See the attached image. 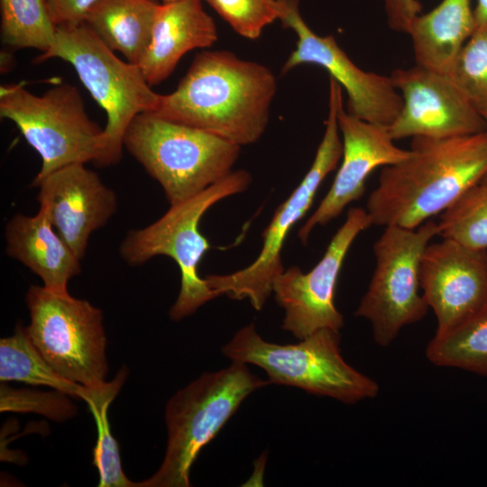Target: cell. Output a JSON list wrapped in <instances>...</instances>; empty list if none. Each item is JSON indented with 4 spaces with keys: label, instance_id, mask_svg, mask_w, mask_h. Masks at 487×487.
<instances>
[{
    "label": "cell",
    "instance_id": "6da1fadb",
    "mask_svg": "<svg viewBox=\"0 0 487 487\" xmlns=\"http://www.w3.org/2000/svg\"><path fill=\"white\" fill-rule=\"evenodd\" d=\"M276 89L268 67L228 51H206L195 57L173 92L161 95L153 113L248 145L264 133Z\"/></svg>",
    "mask_w": 487,
    "mask_h": 487
},
{
    "label": "cell",
    "instance_id": "7a4b0ae2",
    "mask_svg": "<svg viewBox=\"0 0 487 487\" xmlns=\"http://www.w3.org/2000/svg\"><path fill=\"white\" fill-rule=\"evenodd\" d=\"M405 160L382 168L366 208L372 225L417 228L441 214L487 172V131L414 137Z\"/></svg>",
    "mask_w": 487,
    "mask_h": 487
},
{
    "label": "cell",
    "instance_id": "3957f363",
    "mask_svg": "<svg viewBox=\"0 0 487 487\" xmlns=\"http://www.w3.org/2000/svg\"><path fill=\"white\" fill-rule=\"evenodd\" d=\"M268 384L246 363L232 361L230 366L203 373L178 391L166 405L168 441L162 463L137 487L190 486V469L203 447L251 393Z\"/></svg>",
    "mask_w": 487,
    "mask_h": 487
},
{
    "label": "cell",
    "instance_id": "277c9868",
    "mask_svg": "<svg viewBox=\"0 0 487 487\" xmlns=\"http://www.w3.org/2000/svg\"><path fill=\"white\" fill-rule=\"evenodd\" d=\"M124 147L159 182L170 205L187 200L233 172L241 146L153 112L137 115Z\"/></svg>",
    "mask_w": 487,
    "mask_h": 487
},
{
    "label": "cell",
    "instance_id": "5b68a950",
    "mask_svg": "<svg viewBox=\"0 0 487 487\" xmlns=\"http://www.w3.org/2000/svg\"><path fill=\"white\" fill-rule=\"evenodd\" d=\"M252 181L244 170L233 171L203 192L178 204L170 205L158 220L127 233L119 246L121 258L131 266H139L158 255L175 261L180 271V290L170 309V317L179 321L218 297L206 278L199 276L198 266L210 248L199 230L204 214L222 199L245 191Z\"/></svg>",
    "mask_w": 487,
    "mask_h": 487
},
{
    "label": "cell",
    "instance_id": "8992f818",
    "mask_svg": "<svg viewBox=\"0 0 487 487\" xmlns=\"http://www.w3.org/2000/svg\"><path fill=\"white\" fill-rule=\"evenodd\" d=\"M232 361L253 364L268 375L270 383L299 388L345 404L375 398L378 383L343 358L340 333L320 329L297 344L264 340L249 324L238 330L222 349Z\"/></svg>",
    "mask_w": 487,
    "mask_h": 487
},
{
    "label": "cell",
    "instance_id": "52a82bcc",
    "mask_svg": "<svg viewBox=\"0 0 487 487\" xmlns=\"http://www.w3.org/2000/svg\"><path fill=\"white\" fill-rule=\"evenodd\" d=\"M53 58L73 66L106 113L103 152L96 165L118 163L129 124L140 113L154 112L161 95L151 88L138 65L120 60L86 23L56 27L52 46L34 61Z\"/></svg>",
    "mask_w": 487,
    "mask_h": 487
},
{
    "label": "cell",
    "instance_id": "ba28073f",
    "mask_svg": "<svg viewBox=\"0 0 487 487\" xmlns=\"http://www.w3.org/2000/svg\"><path fill=\"white\" fill-rule=\"evenodd\" d=\"M0 115L15 124L41 156L33 181L70 164H96L102 155L104 129L88 117L78 88L70 84L54 86L41 96L22 84L2 85Z\"/></svg>",
    "mask_w": 487,
    "mask_h": 487
},
{
    "label": "cell",
    "instance_id": "9c48e42d",
    "mask_svg": "<svg viewBox=\"0 0 487 487\" xmlns=\"http://www.w3.org/2000/svg\"><path fill=\"white\" fill-rule=\"evenodd\" d=\"M341 105L342 87L332 80L329 82L325 132L311 167L295 190L276 209L262 233V247L257 258L240 271L205 277L209 287L219 296L226 295L238 300L246 299L256 310L262 308L272 292L274 280L285 270L281 250L287 235L310 208L320 185L342 159L343 142L337 122Z\"/></svg>",
    "mask_w": 487,
    "mask_h": 487
},
{
    "label": "cell",
    "instance_id": "30bf717a",
    "mask_svg": "<svg viewBox=\"0 0 487 487\" xmlns=\"http://www.w3.org/2000/svg\"><path fill=\"white\" fill-rule=\"evenodd\" d=\"M25 330L40 354L61 376L94 387L105 382L108 366L102 311L69 293L29 288Z\"/></svg>",
    "mask_w": 487,
    "mask_h": 487
},
{
    "label": "cell",
    "instance_id": "8fae6325",
    "mask_svg": "<svg viewBox=\"0 0 487 487\" xmlns=\"http://www.w3.org/2000/svg\"><path fill=\"white\" fill-rule=\"evenodd\" d=\"M437 223L427 221L417 228L385 226L372 246L375 268L355 316L368 320L374 342L390 345L406 326L424 318L428 307L419 293L422 254Z\"/></svg>",
    "mask_w": 487,
    "mask_h": 487
},
{
    "label": "cell",
    "instance_id": "7c38bea8",
    "mask_svg": "<svg viewBox=\"0 0 487 487\" xmlns=\"http://www.w3.org/2000/svg\"><path fill=\"white\" fill-rule=\"evenodd\" d=\"M371 225L365 208H350L323 257L309 271L292 266L274 280L272 292L284 310L282 329L299 340L324 328L340 331L344 317L334 299L338 276L354 241Z\"/></svg>",
    "mask_w": 487,
    "mask_h": 487
},
{
    "label": "cell",
    "instance_id": "4fadbf2b",
    "mask_svg": "<svg viewBox=\"0 0 487 487\" xmlns=\"http://www.w3.org/2000/svg\"><path fill=\"white\" fill-rule=\"evenodd\" d=\"M277 1L279 20L298 38L295 50L282 66V74L303 64L320 66L346 91L349 114L372 124L391 125L402 107V97L391 76L363 70L332 35L315 33L300 14L299 0Z\"/></svg>",
    "mask_w": 487,
    "mask_h": 487
},
{
    "label": "cell",
    "instance_id": "5bb4252c",
    "mask_svg": "<svg viewBox=\"0 0 487 487\" xmlns=\"http://www.w3.org/2000/svg\"><path fill=\"white\" fill-rule=\"evenodd\" d=\"M402 97V107L388 126L393 140L435 139L485 132L483 116L468 102L446 73L418 65L396 69L391 75Z\"/></svg>",
    "mask_w": 487,
    "mask_h": 487
},
{
    "label": "cell",
    "instance_id": "9a60e30c",
    "mask_svg": "<svg viewBox=\"0 0 487 487\" xmlns=\"http://www.w3.org/2000/svg\"><path fill=\"white\" fill-rule=\"evenodd\" d=\"M422 297L436 317L435 334H443L487 304V250L443 238L429 243L420 261Z\"/></svg>",
    "mask_w": 487,
    "mask_h": 487
},
{
    "label": "cell",
    "instance_id": "2e32d148",
    "mask_svg": "<svg viewBox=\"0 0 487 487\" xmlns=\"http://www.w3.org/2000/svg\"><path fill=\"white\" fill-rule=\"evenodd\" d=\"M337 122L343 142L342 161L331 188L298 233L304 244L316 226L326 225L363 195L365 180L376 168L398 163L410 154L409 149L394 144L388 126L359 119L343 105Z\"/></svg>",
    "mask_w": 487,
    "mask_h": 487
},
{
    "label": "cell",
    "instance_id": "e0dca14e",
    "mask_svg": "<svg viewBox=\"0 0 487 487\" xmlns=\"http://www.w3.org/2000/svg\"><path fill=\"white\" fill-rule=\"evenodd\" d=\"M39 188L37 200L51 225L79 260L90 235L115 214L117 197L97 173L84 163L62 167L32 181Z\"/></svg>",
    "mask_w": 487,
    "mask_h": 487
},
{
    "label": "cell",
    "instance_id": "ac0fdd59",
    "mask_svg": "<svg viewBox=\"0 0 487 487\" xmlns=\"http://www.w3.org/2000/svg\"><path fill=\"white\" fill-rule=\"evenodd\" d=\"M217 40L213 18L202 0H176L159 5L149 47L138 64L148 84L169 78L180 59L195 49L208 48Z\"/></svg>",
    "mask_w": 487,
    "mask_h": 487
},
{
    "label": "cell",
    "instance_id": "d6986e66",
    "mask_svg": "<svg viewBox=\"0 0 487 487\" xmlns=\"http://www.w3.org/2000/svg\"><path fill=\"white\" fill-rule=\"evenodd\" d=\"M5 253L41 278L43 287L69 293L68 283L81 271L80 261L51 225L44 209L16 214L5 227Z\"/></svg>",
    "mask_w": 487,
    "mask_h": 487
},
{
    "label": "cell",
    "instance_id": "ffe728a7",
    "mask_svg": "<svg viewBox=\"0 0 487 487\" xmlns=\"http://www.w3.org/2000/svg\"><path fill=\"white\" fill-rule=\"evenodd\" d=\"M472 0H442L412 21L411 37L416 65L447 73L476 29Z\"/></svg>",
    "mask_w": 487,
    "mask_h": 487
},
{
    "label": "cell",
    "instance_id": "44dd1931",
    "mask_svg": "<svg viewBox=\"0 0 487 487\" xmlns=\"http://www.w3.org/2000/svg\"><path fill=\"white\" fill-rule=\"evenodd\" d=\"M159 5L152 0H97L84 23L109 49L138 65L151 42Z\"/></svg>",
    "mask_w": 487,
    "mask_h": 487
},
{
    "label": "cell",
    "instance_id": "7402d4cb",
    "mask_svg": "<svg viewBox=\"0 0 487 487\" xmlns=\"http://www.w3.org/2000/svg\"><path fill=\"white\" fill-rule=\"evenodd\" d=\"M0 381L45 386L78 399L86 391V386L64 378L47 363L22 324L13 335L0 340Z\"/></svg>",
    "mask_w": 487,
    "mask_h": 487
},
{
    "label": "cell",
    "instance_id": "603a6c76",
    "mask_svg": "<svg viewBox=\"0 0 487 487\" xmlns=\"http://www.w3.org/2000/svg\"><path fill=\"white\" fill-rule=\"evenodd\" d=\"M425 354L434 365L487 377V304L449 331L435 334Z\"/></svg>",
    "mask_w": 487,
    "mask_h": 487
},
{
    "label": "cell",
    "instance_id": "cb8c5ba5",
    "mask_svg": "<svg viewBox=\"0 0 487 487\" xmlns=\"http://www.w3.org/2000/svg\"><path fill=\"white\" fill-rule=\"evenodd\" d=\"M127 377V369L123 367L109 382L87 387L84 400L92 413L97 428V440L94 448L93 463L98 471L99 487H137L123 472L119 447L110 432L107 409L119 392Z\"/></svg>",
    "mask_w": 487,
    "mask_h": 487
},
{
    "label": "cell",
    "instance_id": "d4e9b609",
    "mask_svg": "<svg viewBox=\"0 0 487 487\" xmlns=\"http://www.w3.org/2000/svg\"><path fill=\"white\" fill-rule=\"evenodd\" d=\"M437 226L442 238L487 250V172L441 213Z\"/></svg>",
    "mask_w": 487,
    "mask_h": 487
},
{
    "label": "cell",
    "instance_id": "484cf974",
    "mask_svg": "<svg viewBox=\"0 0 487 487\" xmlns=\"http://www.w3.org/2000/svg\"><path fill=\"white\" fill-rule=\"evenodd\" d=\"M1 39L11 49L32 48L47 51L53 44L56 27L44 0H0Z\"/></svg>",
    "mask_w": 487,
    "mask_h": 487
},
{
    "label": "cell",
    "instance_id": "4316f807",
    "mask_svg": "<svg viewBox=\"0 0 487 487\" xmlns=\"http://www.w3.org/2000/svg\"><path fill=\"white\" fill-rule=\"evenodd\" d=\"M446 74L482 115L487 114V24L476 26Z\"/></svg>",
    "mask_w": 487,
    "mask_h": 487
},
{
    "label": "cell",
    "instance_id": "83f0119b",
    "mask_svg": "<svg viewBox=\"0 0 487 487\" xmlns=\"http://www.w3.org/2000/svg\"><path fill=\"white\" fill-rule=\"evenodd\" d=\"M241 36L254 40L280 17L277 0H205Z\"/></svg>",
    "mask_w": 487,
    "mask_h": 487
},
{
    "label": "cell",
    "instance_id": "f1b7e54d",
    "mask_svg": "<svg viewBox=\"0 0 487 487\" xmlns=\"http://www.w3.org/2000/svg\"><path fill=\"white\" fill-rule=\"evenodd\" d=\"M0 410L13 412H33L51 419L64 420L75 414L68 394L60 391H36L28 389H12L1 384Z\"/></svg>",
    "mask_w": 487,
    "mask_h": 487
},
{
    "label": "cell",
    "instance_id": "f546056e",
    "mask_svg": "<svg viewBox=\"0 0 487 487\" xmlns=\"http://www.w3.org/2000/svg\"><path fill=\"white\" fill-rule=\"evenodd\" d=\"M97 0H44L49 17L55 27L84 23Z\"/></svg>",
    "mask_w": 487,
    "mask_h": 487
},
{
    "label": "cell",
    "instance_id": "4dcf8cb0",
    "mask_svg": "<svg viewBox=\"0 0 487 487\" xmlns=\"http://www.w3.org/2000/svg\"><path fill=\"white\" fill-rule=\"evenodd\" d=\"M384 7L389 27L404 33L408 32L412 21L421 11L418 0H384Z\"/></svg>",
    "mask_w": 487,
    "mask_h": 487
},
{
    "label": "cell",
    "instance_id": "1f68e13d",
    "mask_svg": "<svg viewBox=\"0 0 487 487\" xmlns=\"http://www.w3.org/2000/svg\"><path fill=\"white\" fill-rule=\"evenodd\" d=\"M473 11L476 24H487V0H477V5Z\"/></svg>",
    "mask_w": 487,
    "mask_h": 487
},
{
    "label": "cell",
    "instance_id": "d6a6232c",
    "mask_svg": "<svg viewBox=\"0 0 487 487\" xmlns=\"http://www.w3.org/2000/svg\"><path fill=\"white\" fill-rule=\"evenodd\" d=\"M482 116H483V118H484V120H485V122H486V124H487V114L483 115ZM486 131H487V130H486Z\"/></svg>",
    "mask_w": 487,
    "mask_h": 487
},
{
    "label": "cell",
    "instance_id": "836d02e7",
    "mask_svg": "<svg viewBox=\"0 0 487 487\" xmlns=\"http://www.w3.org/2000/svg\"><path fill=\"white\" fill-rule=\"evenodd\" d=\"M163 3H167V2H172V1H176V0H161Z\"/></svg>",
    "mask_w": 487,
    "mask_h": 487
}]
</instances>
